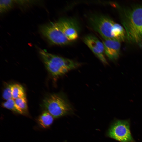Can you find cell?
Returning <instances> with one entry per match:
<instances>
[{"label":"cell","instance_id":"obj_1","mask_svg":"<svg viewBox=\"0 0 142 142\" xmlns=\"http://www.w3.org/2000/svg\"><path fill=\"white\" fill-rule=\"evenodd\" d=\"M120 12L126 39L131 43L142 46V4L123 8Z\"/></svg>","mask_w":142,"mask_h":142},{"label":"cell","instance_id":"obj_2","mask_svg":"<svg viewBox=\"0 0 142 142\" xmlns=\"http://www.w3.org/2000/svg\"><path fill=\"white\" fill-rule=\"evenodd\" d=\"M89 22L93 28L104 40H115L121 42L126 38V31L123 26L107 16H93L90 18Z\"/></svg>","mask_w":142,"mask_h":142},{"label":"cell","instance_id":"obj_3","mask_svg":"<svg viewBox=\"0 0 142 142\" xmlns=\"http://www.w3.org/2000/svg\"><path fill=\"white\" fill-rule=\"evenodd\" d=\"M39 53L47 70L55 78L62 76L80 65L75 61L52 54L44 50H40Z\"/></svg>","mask_w":142,"mask_h":142},{"label":"cell","instance_id":"obj_4","mask_svg":"<svg viewBox=\"0 0 142 142\" xmlns=\"http://www.w3.org/2000/svg\"><path fill=\"white\" fill-rule=\"evenodd\" d=\"M43 105L46 111L55 118L64 115L72 109L65 97L58 94H52L46 97L43 100Z\"/></svg>","mask_w":142,"mask_h":142},{"label":"cell","instance_id":"obj_5","mask_svg":"<svg viewBox=\"0 0 142 142\" xmlns=\"http://www.w3.org/2000/svg\"><path fill=\"white\" fill-rule=\"evenodd\" d=\"M107 135L120 142H135L131 134L130 121L128 119L114 120L109 128Z\"/></svg>","mask_w":142,"mask_h":142},{"label":"cell","instance_id":"obj_6","mask_svg":"<svg viewBox=\"0 0 142 142\" xmlns=\"http://www.w3.org/2000/svg\"><path fill=\"white\" fill-rule=\"evenodd\" d=\"M40 31L42 34L53 44L62 45L70 42L65 37L58 21L42 26Z\"/></svg>","mask_w":142,"mask_h":142},{"label":"cell","instance_id":"obj_7","mask_svg":"<svg viewBox=\"0 0 142 142\" xmlns=\"http://www.w3.org/2000/svg\"><path fill=\"white\" fill-rule=\"evenodd\" d=\"M84 40L85 44L102 62L105 64H108L104 55V49L103 42L92 35L85 36Z\"/></svg>","mask_w":142,"mask_h":142},{"label":"cell","instance_id":"obj_8","mask_svg":"<svg viewBox=\"0 0 142 142\" xmlns=\"http://www.w3.org/2000/svg\"><path fill=\"white\" fill-rule=\"evenodd\" d=\"M65 37L70 42L75 40L78 37L77 25L74 20L63 18L58 21Z\"/></svg>","mask_w":142,"mask_h":142},{"label":"cell","instance_id":"obj_9","mask_svg":"<svg viewBox=\"0 0 142 142\" xmlns=\"http://www.w3.org/2000/svg\"><path fill=\"white\" fill-rule=\"evenodd\" d=\"M105 53L112 60L117 59L120 54L121 44L120 42L113 40H104L103 41Z\"/></svg>","mask_w":142,"mask_h":142},{"label":"cell","instance_id":"obj_10","mask_svg":"<svg viewBox=\"0 0 142 142\" xmlns=\"http://www.w3.org/2000/svg\"><path fill=\"white\" fill-rule=\"evenodd\" d=\"M53 116L47 111L43 112L39 116L38 122L41 126L44 128L49 127L53 121Z\"/></svg>","mask_w":142,"mask_h":142},{"label":"cell","instance_id":"obj_11","mask_svg":"<svg viewBox=\"0 0 142 142\" xmlns=\"http://www.w3.org/2000/svg\"><path fill=\"white\" fill-rule=\"evenodd\" d=\"M15 106L18 113L27 115L28 114V109L25 97L14 99Z\"/></svg>","mask_w":142,"mask_h":142},{"label":"cell","instance_id":"obj_12","mask_svg":"<svg viewBox=\"0 0 142 142\" xmlns=\"http://www.w3.org/2000/svg\"><path fill=\"white\" fill-rule=\"evenodd\" d=\"M11 90L12 98L14 99L25 97L24 89L20 84H14L12 85Z\"/></svg>","mask_w":142,"mask_h":142},{"label":"cell","instance_id":"obj_13","mask_svg":"<svg viewBox=\"0 0 142 142\" xmlns=\"http://www.w3.org/2000/svg\"><path fill=\"white\" fill-rule=\"evenodd\" d=\"M14 1L11 0L0 1V11L4 13L12 8L15 3Z\"/></svg>","mask_w":142,"mask_h":142},{"label":"cell","instance_id":"obj_14","mask_svg":"<svg viewBox=\"0 0 142 142\" xmlns=\"http://www.w3.org/2000/svg\"><path fill=\"white\" fill-rule=\"evenodd\" d=\"M4 107L15 112L18 113L16 108L14 99L11 98L6 100L2 104Z\"/></svg>","mask_w":142,"mask_h":142},{"label":"cell","instance_id":"obj_15","mask_svg":"<svg viewBox=\"0 0 142 142\" xmlns=\"http://www.w3.org/2000/svg\"><path fill=\"white\" fill-rule=\"evenodd\" d=\"M11 85H9L4 90L2 93V97L6 100L12 98L11 93Z\"/></svg>","mask_w":142,"mask_h":142}]
</instances>
